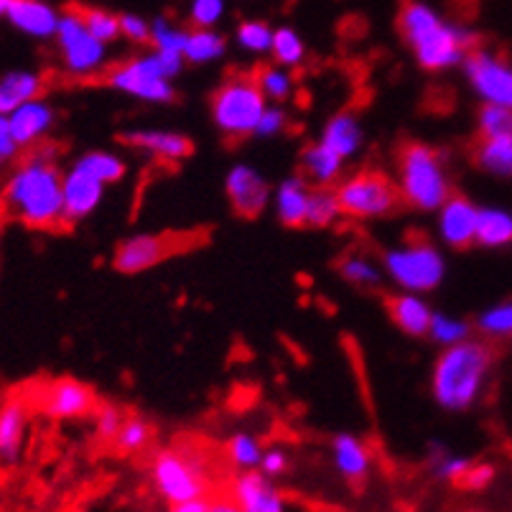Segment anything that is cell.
I'll use <instances>...</instances> for the list:
<instances>
[{
    "label": "cell",
    "instance_id": "obj_24",
    "mask_svg": "<svg viewBox=\"0 0 512 512\" xmlns=\"http://www.w3.org/2000/svg\"><path fill=\"white\" fill-rule=\"evenodd\" d=\"M332 456L334 467L347 482H365L367 474H370V454H367L365 444L355 436H337L332 441Z\"/></svg>",
    "mask_w": 512,
    "mask_h": 512
},
{
    "label": "cell",
    "instance_id": "obj_50",
    "mask_svg": "<svg viewBox=\"0 0 512 512\" xmlns=\"http://www.w3.org/2000/svg\"><path fill=\"white\" fill-rule=\"evenodd\" d=\"M283 123H286V115L281 110H265L258 123V133L260 136H273V133L283 128Z\"/></svg>",
    "mask_w": 512,
    "mask_h": 512
},
{
    "label": "cell",
    "instance_id": "obj_35",
    "mask_svg": "<svg viewBox=\"0 0 512 512\" xmlns=\"http://www.w3.org/2000/svg\"><path fill=\"white\" fill-rule=\"evenodd\" d=\"M271 51L276 62L283 64V67H296V64L304 62V41L293 29L273 31Z\"/></svg>",
    "mask_w": 512,
    "mask_h": 512
},
{
    "label": "cell",
    "instance_id": "obj_12",
    "mask_svg": "<svg viewBox=\"0 0 512 512\" xmlns=\"http://www.w3.org/2000/svg\"><path fill=\"white\" fill-rule=\"evenodd\" d=\"M464 69L474 90L487 97V102L512 110V69L507 64L497 62L487 51L474 49L464 59Z\"/></svg>",
    "mask_w": 512,
    "mask_h": 512
},
{
    "label": "cell",
    "instance_id": "obj_22",
    "mask_svg": "<svg viewBox=\"0 0 512 512\" xmlns=\"http://www.w3.org/2000/svg\"><path fill=\"white\" fill-rule=\"evenodd\" d=\"M385 311L393 319V324L398 329H403L411 337H423V334L431 332V311L416 296H388L385 301Z\"/></svg>",
    "mask_w": 512,
    "mask_h": 512
},
{
    "label": "cell",
    "instance_id": "obj_33",
    "mask_svg": "<svg viewBox=\"0 0 512 512\" xmlns=\"http://www.w3.org/2000/svg\"><path fill=\"white\" fill-rule=\"evenodd\" d=\"M227 459H230L232 467L242 469V472H253L255 467H260L263 449L253 436L237 434L227 441Z\"/></svg>",
    "mask_w": 512,
    "mask_h": 512
},
{
    "label": "cell",
    "instance_id": "obj_7",
    "mask_svg": "<svg viewBox=\"0 0 512 512\" xmlns=\"http://www.w3.org/2000/svg\"><path fill=\"white\" fill-rule=\"evenodd\" d=\"M184 57L171 54V51H153L148 57L128 59L118 67L107 69L105 85L115 87L120 92H128L133 97L151 102H171L174 100V87L169 77L179 74Z\"/></svg>",
    "mask_w": 512,
    "mask_h": 512
},
{
    "label": "cell",
    "instance_id": "obj_17",
    "mask_svg": "<svg viewBox=\"0 0 512 512\" xmlns=\"http://www.w3.org/2000/svg\"><path fill=\"white\" fill-rule=\"evenodd\" d=\"M29 426V400L13 398L0 408V467H13L21 459Z\"/></svg>",
    "mask_w": 512,
    "mask_h": 512
},
{
    "label": "cell",
    "instance_id": "obj_3",
    "mask_svg": "<svg viewBox=\"0 0 512 512\" xmlns=\"http://www.w3.org/2000/svg\"><path fill=\"white\" fill-rule=\"evenodd\" d=\"M495 347L484 342H456L439 357L434 370V395L444 408L472 406L482 380L495 360Z\"/></svg>",
    "mask_w": 512,
    "mask_h": 512
},
{
    "label": "cell",
    "instance_id": "obj_51",
    "mask_svg": "<svg viewBox=\"0 0 512 512\" xmlns=\"http://www.w3.org/2000/svg\"><path fill=\"white\" fill-rule=\"evenodd\" d=\"M169 512H212V497L176 502V505H169Z\"/></svg>",
    "mask_w": 512,
    "mask_h": 512
},
{
    "label": "cell",
    "instance_id": "obj_18",
    "mask_svg": "<svg viewBox=\"0 0 512 512\" xmlns=\"http://www.w3.org/2000/svg\"><path fill=\"white\" fill-rule=\"evenodd\" d=\"M479 209L467 197H449L441 212V235L451 248L467 250L477 242Z\"/></svg>",
    "mask_w": 512,
    "mask_h": 512
},
{
    "label": "cell",
    "instance_id": "obj_34",
    "mask_svg": "<svg viewBox=\"0 0 512 512\" xmlns=\"http://www.w3.org/2000/svg\"><path fill=\"white\" fill-rule=\"evenodd\" d=\"M77 13L82 16V21H85L87 31H90L97 41H102V44L115 41L120 36V18L113 16V13L90 6H77Z\"/></svg>",
    "mask_w": 512,
    "mask_h": 512
},
{
    "label": "cell",
    "instance_id": "obj_38",
    "mask_svg": "<svg viewBox=\"0 0 512 512\" xmlns=\"http://www.w3.org/2000/svg\"><path fill=\"white\" fill-rule=\"evenodd\" d=\"M479 130L484 138L512 136V110L502 105H484L479 113Z\"/></svg>",
    "mask_w": 512,
    "mask_h": 512
},
{
    "label": "cell",
    "instance_id": "obj_14",
    "mask_svg": "<svg viewBox=\"0 0 512 512\" xmlns=\"http://www.w3.org/2000/svg\"><path fill=\"white\" fill-rule=\"evenodd\" d=\"M227 197L242 220H255L258 214H263L271 192L258 171H253L250 166H235L227 176Z\"/></svg>",
    "mask_w": 512,
    "mask_h": 512
},
{
    "label": "cell",
    "instance_id": "obj_43",
    "mask_svg": "<svg viewBox=\"0 0 512 512\" xmlns=\"http://www.w3.org/2000/svg\"><path fill=\"white\" fill-rule=\"evenodd\" d=\"M479 327L487 334H512V304L487 311L479 319Z\"/></svg>",
    "mask_w": 512,
    "mask_h": 512
},
{
    "label": "cell",
    "instance_id": "obj_19",
    "mask_svg": "<svg viewBox=\"0 0 512 512\" xmlns=\"http://www.w3.org/2000/svg\"><path fill=\"white\" fill-rule=\"evenodd\" d=\"M120 143L138 151H146L151 156L169 161V164H179L184 158L192 156L194 143L189 138L179 136V133H166V130H136V133H123Z\"/></svg>",
    "mask_w": 512,
    "mask_h": 512
},
{
    "label": "cell",
    "instance_id": "obj_37",
    "mask_svg": "<svg viewBox=\"0 0 512 512\" xmlns=\"http://www.w3.org/2000/svg\"><path fill=\"white\" fill-rule=\"evenodd\" d=\"M237 41H240L242 49L265 54L273 46V29L265 21H242L237 26Z\"/></svg>",
    "mask_w": 512,
    "mask_h": 512
},
{
    "label": "cell",
    "instance_id": "obj_49",
    "mask_svg": "<svg viewBox=\"0 0 512 512\" xmlns=\"http://www.w3.org/2000/svg\"><path fill=\"white\" fill-rule=\"evenodd\" d=\"M18 143L11 133V125H8V115H0V164H6L16 156Z\"/></svg>",
    "mask_w": 512,
    "mask_h": 512
},
{
    "label": "cell",
    "instance_id": "obj_31",
    "mask_svg": "<svg viewBox=\"0 0 512 512\" xmlns=\"http://www.w3.org/2000/svg\"><path fill=\"white\" fill-rule=\"evenodd\" d=\"M339 202L337 194L327 186H319V189H311L309 194V207H306V225L311 227H327L332 225L339 217Z\"/></svg>",
    "mask_w": 512,
    "mask_h": 512
},
{
    "label": "cell",
    "instance_id": "obj_2",
    "mask_svg": "<svg viewBox=\"0 0 512 512\" xmlns=\"http://www.w3.org/2000/svg\"><path fill=\"white\" fill-rule=\"evenodd\" d=\"M398 26L416 62L428 72H439V69L464 62L477 44V36L472 31L444 21L434 8L421 0H403Z\"/></svg>",
    "mask_w": 512,
    "mask_h": 512
},
{
    "label": "cell",
    "instance_id": "obj_40",
    "mask_svg": "<svg viewBox=\"0 0 512 512\" xmlns=\"http://www.w3.org/2000/svg\"><path fill=\"white\" fill-rule=\"evenodd\" d=\"M184 39L186 31L171 26L166 18H158L156 23H151V41L156 46V51H171V54H181L184 57Z\"/></svg>",
    "mask_w": 512,
    "mask_h": 512
},
{
    "label": "cell",
    "instance_id": "obj_48",
    "mask_svg": "<svg viewBox=\"0 0 512 512\" xmlns=\"http://www.w3.org/2000/svg\"><path fill=\"white\" fill-rule=\"evenodd\" d=\"M492 477H495V469L490 464H472L459 484H462L464 490H482V487L492 482Z\"/></svg>",
    "mask_w": 512,
    "mask_h": 512
},
{
    "label": "cell",
    "instance_id": "obj_28",
    "mask_svg": "<svg viewBox=\"0 0 512 512\" xmlns=\"http://www.w3.org/2000/svg\"><path fill=\"white\" fill-rule=\"evenodd\" d=\"M339 166H342V158L337 153L329 151L324 143H314L304 151L301 156V169L309 176L311 181H316L319 186H327L334 176L339 174Z\"/></svg>",
    "mask_w": 512,
    "mask_h": 512
},
{
    "label": "cell",
    "instance_id": "obj_36",
    "mask_svg": "<svg viewBox=\"0 0 512 512\" xmlns=\"http://www.w3.org/2000/svg\"><path fill=\"white\" fill-rule=\"evenodd\" d=\"M77 166H82L87 174H92L97 181H102V184L123 179L125 174L123 161H118L115 156H107V153H87V156L79 158Z\"/></svg>",
    "mask_w": 512,
    "mask_h": 512
},
{
    "label": "cell",
    "instance_id": "obj_39",
    "mask_svg": "<svg viewBox=\"0 0 512 512\" xmlns=\"http://www.w3.org/2000/svg\"><path fill=\"white\" fill-rule=\"evenodd\" d=\"M255 79H258V87L265 97L286 100V97L291 95V77H288L286 72H281L278 67L255 69Z\"/></svg>",
    "mask_w": 512,
    "mask_h": 512
},
{
    "label": "cell",
    "instance_id": "obj_6",
    "mask_svg": "<svg viewBox=\"0 0 512 512\" xmlns=\"http://www.w3.org/2000/svg\"><path fill=\"white\" fill-rule=\"evenodd\" d=\"M398 171L400 194L408 204L426 212L444 207L449 199V179L434 148L418 141H403L398 148Z\"/></svg>",
    "mask_w": 512,
    "mask_h": 512
},
{
    "label": "cell",
    "instance_id": "obj_16",
    "mask_svg": "<svg viewBox=\"0 0 512 512\" xmlns=\"http://www.w3.org/2000/svg\"><path fill=\"white\" fill-rule=\"evenodd\" d=\"M102 181H97L95 176L87 174L82 166H74L62 181V194H64V222L72 225V222L85 220L87 214L100 204L102 197Z\"/></svg>",
    "mask_w": 512,
    "mask_h": 512
},
{
    "label": "cell",
    "instance_id": "obj_27",
    "mask_svg": "<svg viewBox=\"0 0 512 512\" xmlns=\"http://www.w3.org/2000/svg\"><path fill=\"white\" fill-rule=\"evenodd\" d=\"M321 143H324L332 153H337L339 158H347L360 148L362 130L352 115L339 113L334 115V118L329 120L327 128H324V138H321Z\"/></svg>",
    "mask_w": 512,
    "mask_h": 512
},
{
    "label": "cell",
    "instance_id": "obj_20",
    "mask_svg": "<svg viewBox=\"0 0 512 512\" xmlns=\"http://www.w3.org/2000/svg\"><path fill=\"white\" fill-rule=\"evenodd\" d=\"M6 18L26 36L49 39V36H57L62 13L54 6H49L46 0H13Z\"/></svg>",
    "mask_w": 512,
    "mask_h": 512
},
{
    "label": "cell",
    "instance_id": "obj_32",
    "mask_svg": "<svg viewBox=\"0 0 512 512\" xmlns=\"http://www.w3.org/2000/svg\"><path fill=\"white\" fill-rule=\"evenodd\" d=\"M153 439V426L151 423L141 421V418H128L123 421L120 431L115 434L113 444L118 446V451L123 454H138V451L146 449Z\"/></svg>",
    "mask_w": 512,
    "mask_h": 512
},
{
    "label": "cell",
    "instance_id": "obj_44",
    "mask_svg": "<svg viewBox=\"0 0 512 512\" xmlns=\"http://www.w3.org/2000/svg\"><path fill=\"white\" fill-rule=\"evenodd\" d=\"M118 18H120V36L136 41V44H146V41H151V26H148L141 16L125 13V16H118Z\"/></svg>",
    "mask_w": 512,
    "mask_h": 512
},
{
    "label": "cell",
    "instance_id": "obj_10",
    "mask_svg": "<svg viewBox=\"0 0 512 512\" xmlns=\"http://www.w3.org/2000/svg\"><path fill=\"white\" fill-rule=\"evenodd\" d=\"M385 265L390 276L411 291H431L444 278V260L423 235L411 237L406 245L390 250Z\"/></svg>",
    "mask_w": 512,
    "mask_h": 512
},
{
    "label": "cell",
    "instance_id": "obj_4",
    "mask_svg": "<svg viewBox=\"0 0 512 512\" xmlns=\"http://www.w3.org/2000/svg\"><path fill=\"white\" fill-rule=\"evenodd\" d=\"M151 482L156 495L169 505L209 497L212 477L204 456L192 446H166L151 456Z\"/></svg>",
    "mask_w": 512,
    "mask_h": 512
},
{
    "label": "cell",
    "instance_id": "obj_47",
    "mask_svg": "<svg viewBox=\"0 0 512 512\" xmlns=\"http://www.w3.org/2000/svg\"><path fill=\"white\" fill-rule=\"evenodd\" d=\"M288 469V454L283 449H268L263 451V459H260V474L265 477H281Z\"/></svg>",
    "mask_w": 512,
    "mask_h": 512
},
{
    "label": "cell",
    "instance_id": "obj_25",
    "mask_svg": "<svg viewBox=\"0 0 512 512\" xmlns=\"http://www.w3.org/2000/svg\"><path fill=\"white\" fill-rule=\"evenodd\" d=\"M311 186L304 179H288L278 189V214L288 227L306 225V207H309Z\"/></svg>",
    "mask_w": 512,
    "mask_h": 512
},
{
    "label": "cell",
    "instance_id": "obj_8",
    "mask_svg": "<svg viewBox=\"0 0 512 512\" xmlns=\"http://www.w3.org/2000/svg\"><path fill=\"white\" fill-rule=\"evenodd\" d=\"M207 240V232L179 230V232H158V235H136L123 240L115 248L113 265L120 273H143L156 268L164 260L176 258L181 253L199 248Z\"/></svg>",
    "mask_w": 512,
    "mask_h": 512
},
{
    "label": "cell",
    "instance_id": "obj_46",
    "mask_svg": "<svg viewBox=\"0 0 512 512\" xmlns=\"http://www.w3.org/2000/svg\"><path fill=\"white\" fill-rule=\"evenodd\" d=\"M431 334H434L439 342H462L464 337H467V327L464 324H459V321H451V319H436L431 321Z\"/></svg>",
    "mask_w": 512,
    "mask_h": 512
},
{
    "label": "cell",
    "instance_id": "obj_5",
    "mask_svg": "<svg viewBox=\"0 0 512 512\" xmlns=\"http://www.w3.org/2000/svg\"><path fill=\"white\" fill-rule=\"evenodd\" d=\"M265 113V95L260 92L255 72H232L212 95V115L227 138L242 141L258 130Z\"/></svg>",
    "mask_w": 512,
    "mask_h": 512
},
{
    "label": "cell",
    "instance_id": "obj_1",
    "mask_svg": "<svg viewBox=\"0 0 512 512\" xmlns=\"http://www.w3.org/2000/svg\"><path fill=\"white\" fill-rule=\"evenodd\" d=\"M62 174L49 156V148H39L16 169L0 194V207L11 220L34 230H54L64 222Z\"/></svg>",
    "mask_w": 512,
    "mask_h": 512
},
{
    "label": "cell",
    "instance_id": "obj_23",
    "mask_svg": "<svg viewBox=\"0 0 512 512\" xmlns=\"http://www.w3.org/2000/svg\"><path fill=\"white\" fill-rule=\"evenodd\" d=\"M44 90V79L36 72H8L0 77V115H11L21 105L31 100H39Z\"/></svg>",
    "mask_w": 512,
    "mask_h": 512
},
{
    "label": "cell",
    "instance_id": "obj_13",
    "mask_svg": "<svg viewBox=\"0 0 512 512\" xmlns=\"http://www.w3.org/2000/svg\"><path fill=\"white\" fill-rule=\"evenodd\" d=\"M36 403L51 418H82L95 411L97 398L85 383L62 377V380H51L49 385L39 388Z\"/></svg>",
    "mask_w": 512,
    "mask_h": 512
},
{
    "label": "cell",
    "instance_id": "obj_9",
    "mask_svg": "<svg viewBox=\"0 0 512 512\" xmlns=\"http://www.w3.org/2000/svg\"><path fill=\"white\" fill-rule=\"evenodd\" d=\"M334 194H337L339 212L347 214V217H357V220L388 217L403 202V194L393 184V179L383 171L372 169L349 176L342 186L334 189Z\"/></svg>",
    "mask_w": 512,
    "mask_h": 512
},
{
    "label": "cell",
    "instance_id": "obj_52",
    "mask_svg": "<svg viewBox=\"0 0 512 512\" xmlns=\"http://www.w3.org/2000/svg\"><path fill=\"white\" fill-rule=\"evenodd\" d=\"M212 512H242V510L237 507V502L232 500L230 495H222L217 497V500H212Z\"/></svg>",
    "mask_w": 512,
    "mask_h": 512
},
{
    "label": "cell",
    "instance_id": "obj_15",
    "mask_svg": "<svg viewBox=\"0 0 512 512\" xmlns=\"http://www.w3.org/2000/svg\"><path fill=\"white\" fill-rule=\"evenodd\" d=\"M230 497L242 512H286V500L265 474L242 472L230 482Z\"/></svg>",
    "mask_w": 512,
    "mask_h": 512
},
{
    "label": "cell",
    "instance_id": "obj_42",
    "mask_svg": "<svg viewBox=\"0 0 512 512\" xmlns=\"http://www.w3.org/2000/svg\"><path fill=\"white\" fill-rule=\"evenodd\" d=\"M225 13V0H192L189 16L197 29H212Z\"/></svg>",
    "mask_w": 512,
    "mask_h": 512
},
{
    "label": "cell",
    "instance_id": "obj_41",
    "mask_svg": "<svg viewBox=\"0 0 512 512\" xmlns=\"http://www.w3.org/2000/svg\"><path fill=\"white\" fill-rule=\"evenodd\" d=\"M342 276L355 286H377L380 283V273H377L375 265L365 258H349L339 265Z\"/></svg>",
    "mask_w": 512,
    "mask_h": 512
},
{
    "label": "cell",
    "instance_id": "obj_21",
    "mask_svg": "<svg viewBox=\"0 0 512 512\" xmlns=\"http://www.w3.org/2000/svg\"><path fill=\"white\" fill-rule=\"evenodd\" d=\"M51 120H54V113L41 100L26 102V105H21L8 115V125H11V133L16 138L18 148L36 146L44 138L46 130L51 128Z\"/></svg>",
    "mask_w": 512,
    "mask_h": 512
},
{
    "label": "cell",
    "instance_id": "obj_29",
    "mask_svg": "<svg viewBox=\"0 0 512 512\" xmlns=\"http://www.w3.org/2000/svg\"><path fill=\"white\" fill-rule=\"evenodd\" d=\"M227 44L220 34H214L212 29H194L186 31L184 39V59L194 64H207L220 59L225 54Z\"/></svg>",
    "mask_w": 512,
    "mask_h": 512
},
{
    "label": "cell",
    "instance_id": "obj_26",
    "mask_svg": "<svg viewBox=\"0 0 512 512\" xmlns=\"http://www.w3.org/2000/svg\"><path fill=\"white\" fill-rule=\"evenodd\" d=\"M477 166L497 176H512V136L484 138L479 136L472 151Z\"/></svg>",
    "mask_w": 512,
    "mask_h": 512
},
{
    "label": "cell",
    "instance_id": "obj_53",
    "mask_svg": "<svg viewBox=\"0 0 512 512\" xmlns=\"http://www.w3.org/2000/svg\"><path fill=\"white\" fill-rule=\"evenodd\" d=\"M13 0H0V18H6L8 11H11Z\"/></svg>",
    "mask_w": 512,
    "mask_h": 512
},
{
    "label": "cell",
    "instance_id": "obj_30",
    "mask_svg": "<svg viewBox=\"0 0 512 512\" xmlns=\"http://www.w3.org/2000/svg\"><path fill=\"white\" fill-rule=\"evenodd\" d=\"M477 242L484 248H500L512 242V217L500 209H482L477 220Z\"/></svg>",
    "mask_w": 512,
    "mask_h": 512
},
{
    "label": "cell",
    "instance_id": "obj_45",
    "mask_svg": "<svg viewBox=\"0 0 512 512\" xmlns=\"http://www.w3.org/2000/svg\"><path fill=\"white\" fill-rule=\"evenodd\" d=\"M123 413L118 411L115 406H105L97 411V434H100V439H115V434L120 431V426H123Z\"/></svg>",
    "mask_w": 512,
    "mask_h": 512
},
{
    "label": "cell",
    "instance_id": "obj_11",
    "mask_svg": "<svg viewBox=\"0 0 512 512\" xmlns=\"http://www.w3.org/2000/svg\"><path fill=\"white\" fill-rule=\"evenodd\" d=\"M57 41L59 51H62L64 67L72 74H87L92 69H97L105 59V44L97 41L95 36L87 31L85 21L77 13V8L64 13L59 18V29H57Z\"/></svg>",
    "mask_w": 512,
    "mask_h": 512
}]
</instances>
